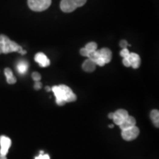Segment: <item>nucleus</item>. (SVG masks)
Instances as JSON below:
<instances>
[{
  "mask_svg": "<svg viewBox=\"0 0 159 159\" xmlns=\"http://www.w3.org/2000/svg\"><path fill=\"white\" fill-rule=\"evenodd\" d=\"M51 90L55 96L56 103L58 105H64L66 102H75L77 100L76 94L67 85H55Z\"/></svg>",
  "mask_w": 159,
  "mask_h": 159,
  "instance_id": "1",
  "label": "nucleus"
},
{
  "mask_svg": "<svg viewBox=\"0 0 159 159\" xmlns=\"http://www.w3.org/2000/svg\"><path fill=\"white\" fill-rule=\"evenodd\" d=\"M0 48L2 49V52L4 54L13 52H18L21 55H25L27 53V51L24 50L21 46L11 41L9 38L3 34L0 35Z\"/></svg>",
  "mask_w": 159,
  "mask_h": 159,
  "instance_id": "2",
  "label": "nucleus"
},
{
  "mask_svg": "<svg viewBox=\"0 0 159 159\" xmlns=\"http://www.w3.org/2000/svg\"><path fill=\"white\" fill-rule=\"evenodd\" d=\"M87 0H61L60 8L64 13H71L77 8L83 6Z\"/></svg>",
  "mask_w": 159,
  "mask_h": 159,
  "instance_id": "3",
  "label": "nucleus"
},
{
  "mask_svg": "<svg viewBox=\"0 0 159 159\" xmlns=\"http://www.w3.org/2000/svg\"><path fill=\"white\" fill-rule=\"evenodd\" d=\"M52 0H27L29 8L35 12L44 11L49 8Z\"/></svg>",
  "mask_w": 159,
  "mask_h": 159,
  "instance_id": "4",
  "label": "nucleus"
},
{
  "mask_svg": "<svg viewBox=\"0 0 159 159\" xmlns=\"http://www.w3.org/2000/svg\"><path fill=\"white\" fill-rule=\"evenodd\" d=\"M139 134V129L136 126L122 131V136L125 141H132L136 139Z\"/></svg>",
  "mask_w": 159,
  "mask_h": 159,
  "instance_id": "5",
  "label": "nucleus"
},
{
  "mask_svg": "<svg viewBox=\"0 0 159 159\" xmlns=\"http://www.w3.org/2000/svg\"><path fill=\"white\" fill-rule=\"evenodd\" d=\"M128 116H129V114H128L127 111L124 110V109H119L115 113H114V117H113L112 119L114 120V124L119 126L127 119Z\"/></svg>",
  "mask_w": 159,
  "mask_h": 159,
  "instance_id": "6",
  "label": "nucleus"
},
{
  "mask_svg": "<svg viewBox=\"0 0 159 159\" xmlns=\"http://www.w3.org/2000/svg\"><path fill=\"white\" fill-rule=\"evenodd\" d=\"M0 146H1L0 155H6L11 146V138L7 137L5 136H0Z\"/></svg>",
  "mask_w": 159,
  "mask_h": 159,
  "instance_id": "7",
  "label": "nucleus"
},
{
  "mask_svg": "<svg viewBox=\"0 0 159 159\" xmlns=\"http://www.w3.org/2000/svg\"><path fill=\"white\" fill-rule=\"evenodd\" d=\"M35 61L41 67H47L50 65V61L44 53L38 52L35 55Z\"/></svg>",
  "mask_w": 159,
  "mask_h": 159,
  "instance_id": "8",
  "label": "nucleus"
},
{
  "mask_svg": "<svg viewBox=\"0 0 159 159\" xmlns=\"http://www.w3.org/2000/svg\"><path fill=\"white\" fill-rule=\"evenodd\" d=\"M99 56L98 58H100L105 61V64H108L109 62H111L112 59V52L108 48H102V49L98 50Z\"/></svg>",
  "mask_w": 159,
  "mask_h": 159,
  "instance_id": "9",
  "label": "nucleus"
},
{
  "mask_svg": "<svg viewBox=\"0 0 159 159\" xmlns=\"http://www.w3.org/2000/svg\"><path fill=\"white\" fill-rule=\"evenodd\" d=\"M131 62V66H132L133 69H138L141 64V58L138 54L134 52H131L130 56L128 58Z\"/></svg>",
  "mask_w": 159,
  "mask_h": 159,
  "instance_id": "10",
  "label": "nucleus"
},
{
  "mask_svg": "<svg viewBox=\"0 0 159 159\" xmlns=\"http://www.w3.org/2000/svg\"><path fill=\"white\" fill-rule=\"evenodd\" d=\"M136 122L135 118L131 117V116H128L127 119L119 125V128H120V129L122 130V131H123V130H125L128 129V128H132L133 126H136Z\"/></svg>",
  "mask_w": 159,
  "mask_h": 159,
  "instance_id": "11",
  "label": "nucleus"
},
{
  "mask_svg": "<svg viewBox=\"0 0 159 159\" xmlns=\"http://www.w3.org/2000/svg\"><path fill=\"white\" fill-rule=\"evenodd\" d=\"M96 66L97 65H96L94 61L88 58L83 62L82 67H83V69L86 72H93L96 69Z\"/></svg>",
  "mask_w": 159,
  "mask_h": 159,
  "instance_id": "12",
  "label": "nucleus"
},
{
  "mask_svg": "<svg viewBox=\"0 0 159 159\" xmlns=\"http://www.w3.org/2000/svg\"><path fill=\"white\" fill-rule=\"evenodd\" d=\"M28 63L25 61H21L17 64V71L20 75H25L28 69Z\"/></svg>",
  "mask_w": 159,
  "mask_h": 159,
  "instance_id": "13",
  "label": "nucleus"
},
{
  "mask_svg": "<svg viewBox=\"0 0 159 159\" xmlns=\"http://www.w3.org/2000/svg\"><path fill=\"white\" fill-rule=\"evenodd\" d=\"M5 75L7 82L9 84H15L16 83V78L13 74V71L9 68L5 69Z\"/></svg>",
  "mask_w": 159,
  "mask_h": 159,
  "instance_id": "14",
  "label": "nucleus"
},
{
  "mask_svg": "<svg viewBox=\"0 0 159 159\" xmlns=\"http://www.w3.org/2000/svg\"><path fill=\"white\" fill-rule=\"evenodd\" d=\"M150 119L155 127H159V111L158 110H153L150 113Z\"/></svg>",
  "mask_w": 159,
  "mask_h": 159,
  "instance_id": "15",
  "label": "nucleus"
},
{
  "mask_svg": "<svg viewBox=\"0 0 159 159\" xmlns=\"http://www.w3.org/2000/svg\"><path fill=\"white\" fill-rule=\"evenodd\" d=\"M85 48L88 52H93V51H96L97 49V44L95 42H89L85 45Z\"/></svg>",
  "mask_w": 159,
  "mask_h": 159,
  "instance_id": "16",
  "label": "nucleus"
},
{
  "mask_svg": "<svg viewBox=\"0 0 159 159\" xmlns=\"http://www.w3.org/2000/svg\"><path fill=\"white\" fill-rule=\"evenodd\" d=\"M130 54H131V52H129V50H128L127 48H124L120 52V55L122 56L123 58H128L130 56Z\"/></svg>",
  "mask_w": 159,
  "mask_h": 159,
  "instance_id": "17",
  "label": "nucleus"
},
{
  "mask_svg": "<svg viewBox=\"0 0 159 159\" xmlns=\"http://www.w3.org/2000/svg\"><path fill=\"white\" fill-rule=\"evenodd\" d=\"M32 79H33V80H35V82L40 81L41 79V75L39 74L38 72H36V71H35V72L32 73Z\"/></svg>",
  "mask_w": 159,
  "mask_h": 159,
  "instance_id": "18",
  "label": "nucleus"
},
{
  "mask_svg": "<svg viewBox=\"0 0 159 159\" xmlns=\"http://www.w3.org/2000/svg\"><path fill=\"white\" fill-rule=\"evenodd\" d=\"M44 153V152L43 151H41L40 152V155H38V156L35 157V159H50V158H49V155L48 154H43Z\"/></svg>",
  "mask_w": 159,
  "mask_h": 159,
  "instance_id": "19",
  "label": "nucleus"
},
{
  "mask_svg": "<svg viewBox=\"0 0 159 159\" xmlns=\"http://www.w3.org/2000/svg\"><path fill=\"white\" fill-rule=\"evenodd\" d=\"M88 51L86 49H85V48H82L81 49H80V55H83V56H84V57H88Z\"/></svg>",
  "mask_w": 159,
  "mask_h": 159,
  "instance_id": "20",
  "label": "nucleus"
},
{
  "mask_svg": "<svg viewBox=\"0 0 159 159\" xmlns=\"http://www.w3.org/2000/svg\"><path fill=\"white\" fill-rule=\"evenodd\" d=\"M119 46H120V47H122V49H124V48L127 47V46H131V45L128 44L127 41L122 40V41H120V42H119Z\"/></svg>",
  "mask_w": 159,
  "mask_h": 159,
  "instance_id": "21",
  "label": "nucleus"
},
{
  "mask_svg": "<svg viewBox=\"0 0 159 159\" xmlns=\"http://www.w3.org/2000/svg\"><path fill=\"white\" fill-rule=\"evenodd\" d=\"M122 63L124 64V66H126V67H130L131 66V62H130L128 58H123Z\"/></svg>",
  "mask_w": 159,
  "mask_h": 159,
  "instance_id": "22",
  "label": "nucleus"
},
{
  "mask_svg": "<svg viewBox=\"0 0 159 159\" xmlns=\"http://www.w3.org/2000/svg\"><path fill=\"white\" fill-rule=\"evenodd\" d=\"M42 87V84L40 81H37L35 83V85H34V88H35V90H39L41 89Z\"/></svg>",
  "mask_w": 159,
  "mask_h": 159,
  "instance_id": "23",
  "label": "nucleus"
},
{
  "mask_svg": "<svg viewBox=\"0 0 159 159\" xmlns=\"http://www.w3.org/2000/svg\"><path fill=\"white\" fill-rule=\"evenodd\" d=\"M113 117H114V113H110V114H108V118H109V119H112Z\"/></svg>",
  "mask_w": 159,
  "mask_h": 159,
  "instance_id": "24",
  "label": "nucleus"
},
{
  "mask_svg": "<svg viewBox=\"0 0 159 159\" xmlns=\"http://www.w3.org/2000/svg\"><path fill=\"white\" fill-rule=\"evenodd\" d=\"M0 159H7L6 155H0Z\"/></svg>",
  "mask_w": 159,
  "mask_h": 159,
  "instance_id": "25",
  "label": "nucleus"
},
{
  "mask_svg": "<svg viewBox=\"0 0 159 159\" xmlns=\"http://www.w3.org/2000/svg\"><path fill=\"white\" fill-rule=\"evenodd\" d=\"M45 89H46V91H48V92H49V91H51L50 87H49V86H47V87H46V88H45Z\"/></svg>",
  "mask_w": 159,
  "mask_h": 159,
  "instance_id": "26",
  "label": "nucleus"
},
{
  "mask_svg": "<svg viewBox=\"0 0 159 159\" xmlns=\"http://www.w3.org/2000/svg\"><path fill=\"white\" fill-rule=\"evenodd\" d=\"M109 127H110L111 128H113L114 127V124H111V125H109Z\"/></svg>",
  "mask_w": 159,
  "mask_h": 159,
  "instance_id": "27",
  "label": "nucleus"
},
{
  "mask_svg": "<svg viewBox=\"0 0 159 159\" xmlns=\"http://www.w3.org/2000/svg\"><path fill=\"white\" fill-rule=\"evenodd\" d=\"M2 49H1V48H0V54H2Z\"/></svg>",
  "mask_w": 159,
  "mask_h": 159,
  "instance_id": "28",
  "label": "nucleus"
}]
</instances>
